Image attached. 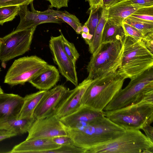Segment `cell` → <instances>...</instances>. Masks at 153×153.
I'll use <instances>...</instances> for the list:
<instances>
[{
	"instance_id": "obj_1",
	"label": "cell",
	"mask_w": 153,
	"mask_h": 153,
	"mask_svg": "<svg viewBox=\"0 0 153 153\" xmlns=\"http://www.w3.org/2000/svg\"><path fill=\"white\" fill-rule=\"evenodd\" d=\"M67 135L74 145L84 149L106 143L122 135L126 130L103 116L81 127L73 128L65 126Z\"/></svg>"
},
{
	"instance_id": "obj_2",
	"label": "cell",
	"mask_w": 153,
	"mask_h": 153,
	"mask_svg": "<svg viewBox=\"0 0 153 153\" xmlns=\"http://www.w3.org/2000/svg\"><path fill=\"white\" fill-rule=\"evenodd\" d=\"M123 54L117 72L125 79H133L152 68L153 54L142 40L125 36L123 42Z\"/></svg>"
},
{
	"instance_id": "obj_3",
	"label": "cell",
	"mask_w": 153,
	"mask_h": 153,
	"mask_svg": "<svg viewBox=\"0 0 153 153\" xmlns=\"http://www.w3.org/2000/svg\"><path fill=\"white\" fill-rule=\"evenodd\" d=\"M142 102H153V67L131 79L103 111L114 110Z\"/></svg>"
},
{
	"instance_id": "obj_4",
	"label": "cell",
	"mask_w": 153,
	"mask_h": 153,
	"mask_svg": "<svg viewBox=\"0 0 153 153\" xmlns=\"http://www.w3.org/2000/svg\"><path fill=\"white\" fill-rule=\"evenodd\" d=\"M125 79L117 72L94 79L83 95L81 105L103 111L122 89Z\"/></svg>"
},
{
	"instance_id": "obj_5",
	"label": "cell",
	"mask_w": 153,
	"mask_h": 153,
	"mask_svg": "<svg viewBox=\"0 0 153 153\" xmlns=\"http://www.w3.org/2000/svg\"><path fill=\"white\" fill-rule=\"evenodd\" d=\"M123 42L118 41L101 43L92 54L87 65V78L94 79L117 72L121 62Z\"/></svg>"
},
{
	"instance_id": "obj_6",
	"label": "cell",
	"mask_w": 153,
	"mask_h": 153,
	"mask_svg": "<svg viewBox=\"0 0 153 153\" xmlns=\"http://www.w3.org/2000/svg\"><path fill=\"white\" fill-rule=\"evenodd\" d=\"M153 153V142L140 130H126L121 136L92 147L86 153Z\"/></svg>"
},
{
	"instance_id": "obj_7",
	"label": "cell",
	"mask_w": 153,
	"mask_h": 153,
	"mask_svg": "<svg viewBox=\"0 0 153 153\" xmlns=\"http://www.w3.org/2000/svg\"><path fill=\"white\" fill-rule=\"evenodd\" d=\"M104 111L105 117L126 130H140L153 121V102H142Z\"/></svg>"
},
{
	"instance_id": "obj_8",
	"label": "cell",
	"mask_w": 153,
	"mask_h": 153,
	"mask_svg": "<svg viewBox=\"0 0 153 153\" xmlns=\"http://www.w3.org/2000/svg\"><path fill=\"white\" fill-rule=\"evenodd\" d=\"M48 64L36 55L20 58L15 60L10 67L4 82L11 86L24 85L42 71Z\"/></svg>"
},
{
	"instance_id": "obj_9",
	"label": "cell",
	"mask_w": 153,
	"mask_h": 153,
	"mask_svg": "<svg viewBox=\"0 0 153 153\" xmlns=\"http://www.w3.org/2000/svg\"><path fill=\"white\" fill-rule=\"evenodd\" d=\"M36 27L22 30H15L0 38V61H8L28 51Z\"/></svg>"
},
{
	"instance_id": "obj_10",
	"label": "cell",
	"mask_w": 153,
	"mask_h": 153,
	"mask_svg": "<svg viewBox=\"0 0 153 153\" xmlns=\"http://www.w3.org/2000/svg\"><path fill=\"white\" fill-rule=\"evenodd\" d=\"M33 2L30 3L31 11L27 9V5L19 6L18 14L20 18V22L15 30H20L37 27L39 25L46 23H60L64 21L58 16V10L50 8L44 11L36 10Z\"/></svg>"
},
{
	"instance_id": "obj_11",
	"label": "cell",
	"mask_w": 153,
	"mask_h": 153,
	"mask_svg": "<svg viewBox=\"0 0 153 153\" xmlns=\"http://www.w3.org/2000/svg\"><path fill=\"white\" fill-rule=\"evenodd\" d=\"M49 46L54 62L57 65L59 71L66 79L75 87L78 85V79L76 64L65 52L63 47L62 36H51Z\"/></svg>"
},
{
	"instance_id": "obj_12",
	"label": "cell",
	"mask_w": 153,
	"mask_h": 153,
	"mask_svg": "<svg viewBox=\"0 0 153 153\" xmlns=\"http://www.w3.org/2000/svg\"><path fill=\"white\" fill-rule=\"evenodd\" d=\"M70 90L62 85L46 91L33 114L35 120L55 115L58 107L68 96Z\"/></svg>"
},
{
	"instance_id": "obj_13",
	"label": "cell",
	"mask_w": 153,
	"mask_h": 153,
	"mask_svg": "<svg viewBox=\"0 0 153 153\" xmlns=\"http://www.w3.org/2000/svg\"><path fill=\"white\" fill-rule=\"evenodd\" d=\"M28 133L26 140L67 135L65 126L56 115L36 120Z\"/></svg>"
},
{
	"instance_id": "obj_14",
	"label": "cell",
	"mask_w": 153,
	"mask_h": 153,
	"mask_svg": "<svg viewBox=\"0 0 153 153\" xmlns=\"http://www.w3.org/2000/svg\"><path fill=\"white\" fill-rule=\"evenodd\" d=\"M94 79L86 78L68 94L57 109L55 114L59 119L68 116L78 110L81 107V101L85 92Z\"/></svg>"
},
{
	"instance_id": "obj_15",
	"label": "cell",
	"mask_w": 153,
	"mask_h": 153,
	"mask_svg": "<svg viewBox=\"0 0 153 153\" xmlns=\"http://www.w3.org/2000/svg\"><path fill=\"white\" fill-rule=\"evenodd\" d=\"M103 116V111H98L82 105L75 112L60 119L66 126L76 128L85 126Z\"/></svg>"
},
{
	"instance_id": "obj_16",
	"label": "cell",
	"mask_w": 153,
	"mask_h": 153,
	"mask_svg": "<svg viewBox=\"0 0 153 153\" xmlns=\"http://www.w3.org/2000/svg\"><path fill=\"white\" fill-rule=\"evenodd\" d=\"M24 101V98L12 93L0 94V123L17 118Z\"/></svg>"
},
{
	"instance_id": "obj_17",
	"label": "cell",
	"mask_w": 153,
	"mask_h": 153,
	"mask_svg": "<svg viewBox=\"0 0 153 153\" xmlns=\"http://www.w3.org/2000/svg\"><path fill=\"white\" fill-rule=\"evenodd\" d=\"M60 145L53 142L52 138L26 140L15 145L10 153H45L47 151L59 147Z\"/></svg>"
},
{
	"instance_id": "obj_18",
	"label": "cell",
	"mask_w": 153,
	"mask_h": 153,
	"mask_svg": "<svg viewBox=\"0 0 153 153\" xmlns=\"http://www.w3.org/2000/svg\"><path fill=\"white\" fill-rule=\"evenodd\" d=\"M60 78L59 72L56 67L48 64L46 67L28 82L39 90L47 91L54 87Z\"/></svg>"
},
{
	"instance_id": "obj_19",
	"label": "cell",
	"mask_w": 153,
	"mask_h": 153,
	"mask_svg": "<svg viewBox=\"0 0 153 153\" xmlns=\"http://www.w3.org/2000/svg\"><path fill=\"white\" fill-rule=\"evenodd\" d=\"M142 7L120 1L108 8V19L122 24L125 19Z\"/></svg>"
},
{
	"instance_id": "obj_20",
	"label": "cell",
	"mask_w": 153,
	"mask_h": 153,
	"mask_svg": "<svg viewBox=\"0 0 153 153\" xmlns=\"http://www.w3.org/2000/svg\"><path fill=\"white\" fill-rule=\"evenodd\" d=\"M125 33L122 24L107 19L103 29L101 43L120 41L123 42Z\"/></svg>"
},
{
	"instance_id": "obj_21",
	"label": "cell",
	"mask_w": 153,
	"mask_h": 153,
	"mask_svg": "<svg viewBox=\"0 0 153 153\" xmlns=\"http://www.w3.org/2000/svg\"><path fill=\"white\" fill-rule=\"evenodd\" d=\"M35 120L33 116L13 119L0 123V128L13 132L18 135H22L28 132Z\"/></svg>"
},
{
	"instance_id": "obj_22",
	"label": "cell",
	"mask_w": 153,
	"mask_h": 153,
	"mask_svg": "<svg viewBox=\"0 0 153 153\" xmlns=\"http://www.w3.org/2000/svg\"><path fill=\"white\" fill-rule=\"evenodd\" d=\"M46 91L40 90L26 95L17 119H22L33 116L34 111Z\"/></svg>"
},
{
	"instance_id": "obj_23",
	"label": "cell",
	"mask_w": 153,
	"mask_h": 153,
	"mask_svg": "<svg viewBox=\"0 0 153 153\" xmlns=\"http://www.w3.org/2000/svg\"><path fill=\"white\" fill-rule=\"evenodd\" d=\"M108 8L102 7L99 22L94 31L93 37L88 45L89 50L93 54L101 44L102 33L105 23L108 19Z\"/></svg>"
},
{
	"instance_id": "obj_24",
	"label": "cell",
	"mask_w": 153,
	"mask_h": 153,
	"mask_svg": "<svg viewBox=\"0 0 153 153\" xmlns=\"http://www.w3.org/2000/svg\"><path fill=\"white\" fill-rule=\"evenodd\" d=\"M123 22L135 28L144 36L153 32V22L141 20L130 16Z\"/></svg>"
},
{
	"instance_id": "obj_25",
	"label": "cell",
	"mask_w": 153,
	"mask_h": 153,
	"mask_svg": "<svg viewBox=\"0 0 153 153\" xmlns=\"http://www.w3.org/2000/svg\"><path fill=\"white\" fill-rule=\"evenodd\" d=\"M20 7L19 6H4L0 7V25L12 21L18 14Z\"/></svg>"
},
{
	"instance_id": "obj_26",
	"label": "cell",
	"mask_w": 153,
	"mask_h": 153,
	"mask_svg": "<svg viewBox=\"0 0 153 153\" xmlns=\"http://www.w3.org/2000/svg\"><path fill=\"white\" fill-rule=\"evenodd\" d=\"M102 9V7H100L90 10L89 17L85 23L89 29V34L93 36L101 18Z\"/></svg>"
},
{
	"instance_id": "obj_27",
	"label": "cell",
	"mask_w": 153,
	"mask_h": 153,
	"mask_svg": "<svg viewBox=\"0 0 153 153\" xmlns=\"http://www.w3.org/2000/svg\"><path fill=\"white\" fill-rule=\"evenodd\" d=\"M62 37V42L64 51L73 62L76 64L79 58V54L74 44L69 42L60 31Z\"/></svg>"
},
{
	"instance_id": "obj_28",
	"label": "cell",
	"mask_w": 153,
	"mask_h": 153,
	"mask_svg": "<svg viewBox=\"0 0 153 153\" xmlns=\"http://www.w3.org/2000/svg\"><path fill=\"white\" fill-rule=\"evenodd\" d=\"M58 17L70 25L76 31L79 26H82L79 19L74 15L70 13L68 11L58 10Z\"/></svg>"
},
{
	"instance_id": "obj_29",
	"label": "cell",
	"mask_w": 153,
	"mask_h": 153,
	"mask_svg": "<svg viewBox=\"0 0 153 153\" xmlns=\"http://www.w3.org/2000/svg\"><path fill=\"white\" fill-rule=\"evenodd\" d=\"M130 16L141 20L153 22V6L141 8Z\"/></svg>"
},
{
	"instance_id": "obj_30",
	"label": "cell",
	"mask_w": 153,
	"mask_h": 153,
	"mask_svg": "<svg viewBox=\"0 0 153 153\" xmlns=\"http://www.w3.org/2000/svg\"><path fill=\"white\" fill-rule=\"evenodd\" d=\"M45 153H85V151L74 145H61L56 149L48 151Z\"/></svg>"
},
{
	"instance_id": "obj_31",
	"label": "cell",
	"mask_w": 153,
	"mask_h": 153,
	"mask_svg": "<svg viewBox=\"0 0 153 153\" xmlns=\"http://www.w3.org/2000/svg\"><path fill=\"white\" fill-rule=\"evenodd\" d=\"M122 25L125 33V36H129L138 40H142L145 36L135 28L124 22Z\"/></svg>"
},
{
	"instance_id": "obj_32",
	"label": "cell",
	"mask_w": 153,
	"mask_h": 153,
	"mask_svg": "<svg viewBox=\"0 0 153 153\" xmlns=\"http://www.w3.org/2000/svg\"><path fill=\"white\" fill-rule=\"evenodd\" d=\"M34 0H0V7L4 6L28 5Z\"/></svg>"
},
{
	"instance_id": "obj_33",
	"label": "cell",
	"mask_w": 153,
	"mask_h": 153,
	"mask_svg": "<svg viewBox=\"0 0 153 153\" xmlns=\"http://www.w3.org/2000/svg\"><path fill=\"white\" fill-rule=\"evenodd\" d=\"M121 1L141 7L153 6V0H122Z\"/></svg>"
},
{
	"instance_id": "obj_34",
	"label": "cell",
	"mask_w": 153,
	"mask_h": 153,
	"mask_svg": "<svg viewBox=\"0 0 153 153\" xmlns=\"http://www.w3.org/2000/svg\"><path fill=\"white\" fill-rule=\"evenodd\" d=\"M52 140L55 143L60 146L69 144L74 145L72 140L68 135L56 137L53 138Z\"/></svg>"
},
{
	"instance_id": "obj_35",
	"label": "cell",
	"mask_w": 153,
	"mask_h": 153,
	"mask_svg": "<svg viewBox=\"0 0 153 153\" xmlns=\"http://www.w3.org/2000/svg\"><path fill=\"white\" fill-rule=\"evenodd\" d=\"M142 40L147 49L153 54V32L145 35Z\"/></svg>"
},
{
	"instance_id": "obj_36",
	"label": "cell",
	"mask_w": 153,
	"mask_h": 153,
	"mask_svg": "<svg viewBox=\"0 0 153 153\" xmlns=\"http://www.w3.org/2000/svg\"><path fill=\"white\" fill-rule=\"evenodd\" d=\"M51 4L50 8L54 7L60 9L62 7H67L69 0H46Z\"/></svg>"
},
{
	"instance_id": "obj_37",
	"label": "cell",
	"mask_w": 153,
	"mask_h": 153,
	"mask_svg": "<svg viewBox=\"0 0 153 153\" xmlns=\"http://www.w3.org/2000/svg\"><path fill=\"white\" fill-rule=\"evenodd\" d=\"M18 135L13 132L0 128V142L5 139L16 136Z\"/></svg>"
},
{
	"instance_id": "obj_38",
	"label": "cell",
	"mask_w": 153,
	"mask_h": 153,
	"mask_svg": "<svg viewBox=\"0 0 153 153\" xmlns=\"http://www.w3.org/2000/svg\"><path fill=\"white\" fill-rule=\"evenodd\" d=\"M142 129L144 131L146 137L153 142V128L151 124L146 125Z\"/></svg>"
},
{
	"instance_id": "obj_39",
	"label": "cell",
	"mask_w": 153,
	"mask_h": 153,
	"mask_svg": "<svg viewBox=\"0 0 153 153\" xmlns=\"http://www.w3.org/2000/svg\"><path fill=\"white\" fill-rule=\"evenodd\" d=\"M89 3V10H94L100 7H102V0H86Z\"/></svg>"
},
{
	"instance_id": "obj_40",
	"label": "cell",
	"mask_w": 153,
	"mask_h": 153,
	"mask_svg": "<svg viewBox=\"0 0 153 153\" xmlns=\"http://www.w3.org/2000/svg\"><path fill=\"white\" fill-rule=\"evenodd\" d=\"M122 0H102V7L108 8Z\"/></svg>"
},
{
	"instance_id": "obj_41",
	"label": "cell",
	"mask_w": 153,
	"mask_h": 153,
	"mask_svg": "<svg viewBox=\"0 0 153 153\" xmlns=\"http://www.w3.org/2000/svg\"><path fill=\"white\" fill-rule=\"evenodd\" d=\"M82 32L85 33L87 34H89V29L85 24L82 26Z\"/></svg>"
},
{
	"instance_id": "obj_42",
	"label": "cell",
	"mask_w": 153,
	"mask_h": 153,
	"mask_svg": "<svg viewBox=\"0 0 153 153\" xmlns=\"http://www.w3.org/2000/svg\"><path fill=\"white\" fill-rule=\"evenodd\" d=\"M76 33L78 34H80L82 32V26L79 27L75 31Z\"/></svg>"
},
{
	"instance_id": "obj_43",
	"label": "cell",
	"mask_w": 153,
	"mask_h": 153,
	"mask_svg": "<svg viewBox=\"0 0 153 153\" xmlns=\"http://www.w3.org/2000/svg\"><path fill=\"white\" fill-rule=\"evenodd\" d=\"M81 34L82 37L84 40L87 39L88 34L83 32H82Z\"/></svg>"
},
{
	"instance_id": "obj_44",
	"label": "cell",
	"mask_w": 153,
	"mask_h": 153,
	"mask_svg": "<svg viewBox=\"0 0 153 153\" xmlns=\"http://www.w3.org/2000/svg\"><path fill=\"white\" fill-rule=\"evenodd\" d=\"M3 93V90L0 86V94Z\"/></svg>"
},
{
	"instance_id": "obj_45",
	"label": "cell",
	"mask_w": 153,
	"mask_h": 153,
	"mask_svg": "<svg viewBox=\"0 0 153 153\" xmlns=\"http://www.w3.org/2000/svg\"><path fill=\"white\" fill-rule=\"evenodd\" d=\"M0 71H1V69H0Z\"/></svg>"
},
{
	"instance_id": "obj_46",
	"label": "cell",
	"mask_w": 153,
	"mask_h": 153,
	"mask_svg": "<svg viewBox=\"0 0 153 153\" xmlns=\"http://www.w3.org/2000/svg\"></svg>"
}]
</instances>
